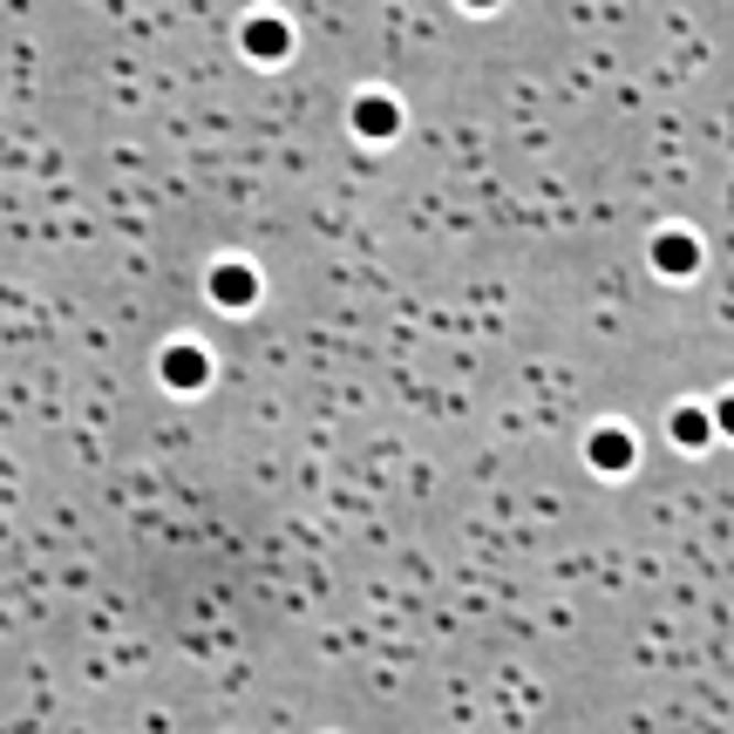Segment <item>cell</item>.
<instances>
[{
    "mask_svg": "<svg viewBox=\"0 0 734 734\" xmlns=\"http://www.w3.org/2000/svg\"><path fill=\"white\" fill-rule=\"evenodd\" d=\"M652 266H660L667 279H693L701 272V238L693 231H660L652 238Z\"/></svg>",
    "mask_w": 734,
    "mask_h": 734,
    "instance_id": "1",
    "label": "cell"
},
{
    "mask_svg": "<svg viewBox=\"0 0 734 734\" xmlns=\"http://www.w3.org/2000/svg\"><path fill=\"white\" fill-rule=\"evenodd\" d=\"M245 55L252 62H285V48H293V34H285V21H272V14H259V21H245Z\"/></svg>",
    "mask_w": 734,
    "mask_h": 734,
    "instance_id": "2",
    "label": "cell"
},
{
    "mask_svg": "<svg viewBox=\"0 0 734 734\" xmlns=\"http://www.w3.org/2000/svg\"><path fill=\"white\" fill-rule=\"evenodd\" d=\"M163 381H171V388H204V381H212L204 347H163Z\"/></svg>",
    "mask_w": 734,
    "mask_h": 734,
    "instance_id": "3",
    "label": "cell"
},
{
    "mask_svg": "<svg viewBox=\"0 0 734 734\" xmlns=\"http://www.w3.org/2000/svg\"><path fill=\"white\" fill-rule=\"evenodd\" d=\"M212 293H218L225 306H245V300H259V272L238 266V259H225V266L212 272Z\"/></svg>",
    "mask_w": 734,
    "mask_h": 734,
    "instance_id": "4",
    "label": "cell"
},
{
    "mask_svg": "<svg viewBox=\"0 0 734 734\" xmlns=\"http://www.w3.org/2000/svg\"><path fill=\"white\" fill-rule=\"evenodd\" d=\"M667 435H673L680 449H708V442H714V408H673Z\"/></svg>",
    "mask_w": 734,
    "mask_h": 734,
    "instance_id": "5",
    "label": "cell"
},
{
    "mask_svg": "<svg viewBox=\"0 0 734 734\" xmlns=\"http://www.w3.org/2000/svg\"><path fill=\"white\" fill-rule=\"evenodd\" d=\"M354 130H367V137H395V130H401V109H395L388 96H360V102H354Z\"/></svg>",
    "mask_w": 734,
    "mask_h": 734,
    "instance_id": "6",
    "label": "cell"
},
{
    "mask_svg": "<svg viewBox=\"0 0 734 734\" xmlns=\"http://www.w3.org/2000/svg\"><path fill=\"white\" fill-rule=\"evenodd\" d=\"M592 463H598V469H619V463H633V435H619V429H598V435H592Z\"/></svg>",
    "mask_w": 734,
    "mask_h": 734,
    "instance_id": "7",
    "label": "cell"
},
{
    "mask_svg": "<svg viewBox=\"0 0 734 734\" xmlns=\"http://www.w3.org/2000/svg\"><path fill=\"white\" fill-rule=\"evenodd\" d=\"M714 435H727V442H734V395H721V401H714Z\"/></svg>",
    "mask_w": 734,
    "mask_h": 734,
    "instance_id": "8",
    "label": "cell"
},
{
    "mask_svg": "<svg viewBox=\"0 0 734 734\" xmlns=\"http://www.w3.org/2000/svg\"><path fill=\"white\" fill-rule=\"evenodd\" d=\"M463 8H476V14H489V8H497V0H463Z\"/></svg>",
    "mask_w": 734,
    "mask_h": 734,
    "instance_id": "9",
    "label": "cell"
}]
</instances>
